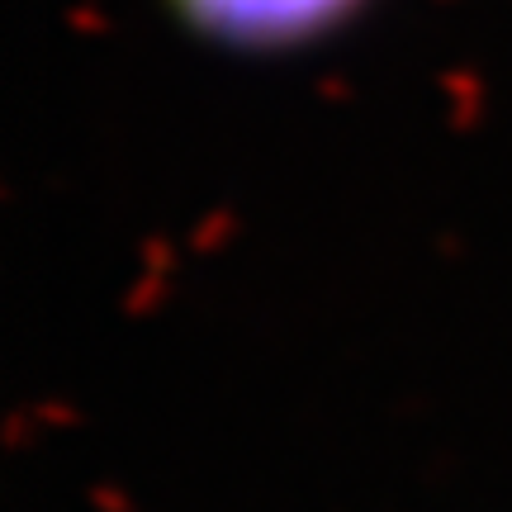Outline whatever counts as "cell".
Here are the masks:
<instances>
[{
	"label": "cell",
	"mask_w": 512,
	"mask_h": 512,
	"mask_svg": "<svg viewBox=\"0 0 512 512\" xmlns=\"http://www.w3.org/2000/svg\"><path fill=\"white\" fill-rule=\"evenodd\" d=\"M190 38L223 53L280 57L342 34L370 0H162Z\"/></svg>",
	"instance_id": "obj_1"
}]
</instances>
